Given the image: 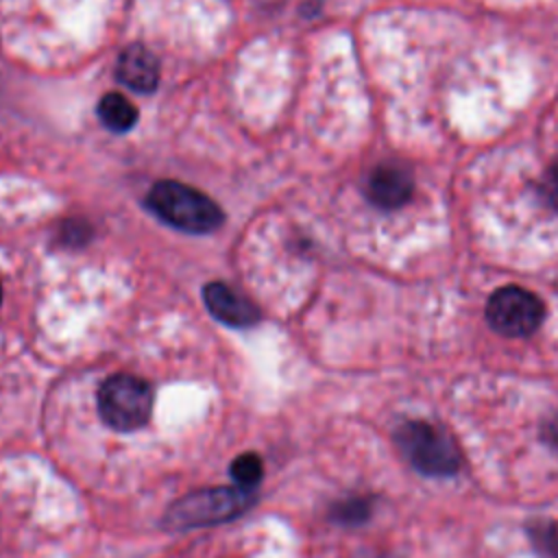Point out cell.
<instances>
[{
    "label": "cell",
    "instance_id": "1",
    "mask_svg": "<svg viewBox=\"0 0 558 558\" xmlns=\"http://www.w3.org/2000/svg\"><path fill=\"white\" fill-rule=\"evenodd\" d=\"M146 203L163 222L181 231L209 233L222 222V209L207 194L179 181H157Z\"/></svg>",
    "mask_w": 558,
    "mask_h": 558
},
{
    "label": "cell",
    "instance_id": "2",
    "mask_svg": "<svg viewBox=\"0 0 558 558\" xmlns=\"http://www.w3.org/2000/svg\"><path fill=\"white\" fill-rule=\"evenodd\" d=\"M395 440L408 462L423 475L447 477L460 469V451L451 436L427 421H408L395 432Z\"/></svg>",
    "mask_w": 558,
    "mask_h": 558
},
{
    "label": "cell",
    "instance_id": "3",
    "mask_svg": "<svg viewBox=\"0 0 558 558\" xmlns=\"http://www.w3.org/2000/svg\"><path fill=\"white\" fill-rule=\"evenodd\" d=\"M150 410L153 390L135 375H111L98 388V412L102 421L118 432L142 427L148 421Z\"/></svg>",
    "mask_w": 558,
    "mask_h": 558
},
{
    "label": "cell",
    "instance_id": "4",
    "mask_svg": "<svg viewBox=\"0 0 558 558\" xmlns=\"http://www.w3.org/2000/svg\"><path fill=\"white\" fill-rule=\"evenodd\" d=\"M251 501H253V493L240 486L196 490L179 499L170 508L163 521L168 527H179V530L214 525L242 514L251 506Z\"/></svg>",
    "mask_w": 558,
    "mask_h": 558
},
{
    "label": "cell",
    "instance_id": "5",
    "mask_svg": "<svg viewBox=\"0 0 558 558\" xmlns=\"http://www.w3.org/2000/svg\"><path fill=\"white\" fill-rule=\"evenodd\" d=\"M486 320L501 336L523 338L534 333L543 323V303L525 288L504 286L490 294Z\"/></svg>",
    "mask_w": 558,
    "mask_h": 558
},
{
    "label": "cell",
    "instance_id": "6",
    "mask_svg": "<svg viewBox=\"0 0 558 558\" xmlns=\"http://www.w3.org/2000/svg\"><path fill=\"white\" fill-rule=\"evenodd\" d=\"M414 190V179L405 166L381 163L366 179V194L371 203L384 209L401 207Z\"/></svg>",
    "mask_w": 558,
    "mask_h": 558
},
{
    "label": "cell",
    "instance_id": "7",
    "mask_svg": "<svg viewBox=\"0 0 558 558\" xmlns=\"http://www.w3.org/2000/svg\"><path fill=\"white\" fill-rule=\"evenodd\" d=\"M203 299L207 310L225 325L248 327L259 318L257 305L222 281L207 283L203 290Z\"/></svg>",
    "mask_w": 558,
    "mask_h": 558
},
{
    "label": "cell",
    "instance_id": "8",
    "mask_svg": "<svg viewBox=\"0 0 558 558\" xmlns=\"http://www.w3.org/2000/svg\"><path fill=\"white\" fill-rule=\"evenodd\" d=\"M116 74L133 92L150 94L159 83V61L148 48L135 44L120 54Z\"/></svg>",
    "mask_w": 558,
    "mask_h": 558
},
{
    "label": "cell",
    "instance_id": "9",
    "mask_svg": "<svg viewBox=\"0 0 558 558\" xmlns=\"http://www.w3.org/2000/svg\"><path fill=\"white\" fill-rule=\"evenodd\" d=\"M98 116L107 129L113 133H124L137 122V109L135 105L124 98L122 94H105L98 102Z\"/></svg>",
    "mask_w": 558,
    "mask_h": 558
},
{
    "label": "cell",
    "instance_id": "10",
    "mask_svg": "<svg viewBox=\"0 0 558 558\" xmlns=\"http://www.w3.org/2000/svg\"><path fill=\"white\" fill-rule=\"evenodd\" d=\"M262 475H264V466L255 453H244L231 462V477L235 486L244 490H251L253 486H257Z\"/></svg>",
    "mask_w": 558,
    "mask_h": 558
},
{
    "label": "cell",
    "instance_id": "11",
    "mask_svg": "<svg viewBox=\"0 0 558 558\" xmlns=\"http://www.w3.org/2000/svg\"><path fill=\"white\" fill-rule=\"evenodd\" d=\"M530 538L534 543V547L549 558H558V527L551 521L545 523H534L530 527Z\"/></svg>",
    "mask_w": 558,
    "mask_h": 558
},
{
    "label": "cell",
    "instance_id": "12",
    "mask_svg": "<svg viewBox=\"0 0 558 558\" xmlns=\"http://www.w3.org/2000/svg\"><path fill=\"white\" fill-rule=\"evenodd\" d=\"M371 512V506L366 499H347V501H340L336 504L333 508V517L336 521L340 523H362Z\"/></svg>",
    "mask_w": 558,
    "mask_h": 558
},
{
    "label": "cell",
    "instance_id": "13",
    "mask_svg": "<svg viewBox=\"0 0 558 558\" xmlns=\"http://www.w3.org/2000/svg\"><path fill=\"white\" fill-rule=\"evenodd\" d=\"M543 192H545V198L558 207V159L549 166L547 174H545V183H543Z\"/></svg>",
    "mask_w": 558,
    "mask_h": 558
},
{
    "label": "cell",
    "instance_id": "14",
    "mask_svg": "<svg viewBox=\"0 0 558 558\" xmlns=\"http://www.w3.org/2000/svg\"><path fill=\"white\" fill-rule=\"evenodd\" d=\"M545 440H549L554 447H558V416L547 423V427H545Z\"/></svg>",
    "mask_w": 558,
    "mask_h": 558
},
{
    "label": "cell",
    "instance_id": "15",
    "mask_svg": "<svg viewBox=\"0 0 558 558\" xmlns=\"http://www.w3.org/2000/svg\"><path fill=\"white\" fill-rule=\"evenodd\" d=\"M0 301H2V286H0Z\"/></svg>",
    "mask_w": 558,
    "mask_h": 558
}]
</instances>
